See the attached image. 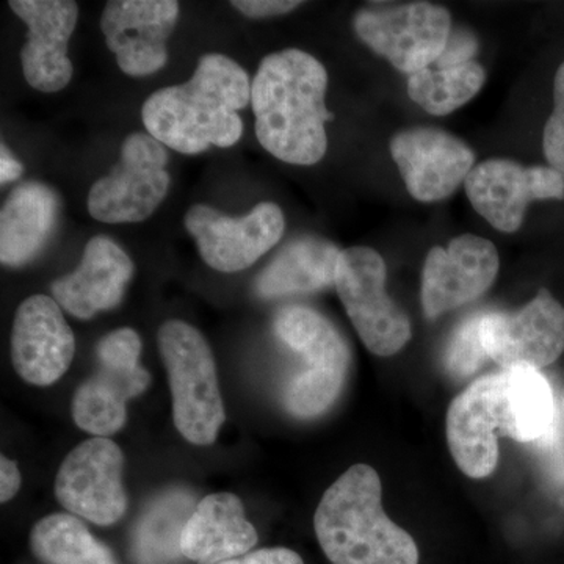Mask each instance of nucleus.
Here are the masks:
<instances>
[{
    "label": "nucleus",
    "instance_id": "obj_21",
    "mask_svg": "<svg viewBox=\"0 0 564 564\" xmlns=\"http://www.w3.org/2000/svg\"><path fill=\"white\" fill-rule=\"evenodd\" d=\"M151 375L140 362L99 361L98 372L79 384L70 403L74 422L95 437L120 432L128 421L126 403L147 391Z\"/></svg>",
    "mask_w": 564,
    "mask_h": 564
},
{
    "label": "nucleus",
    "instance_id": "obj_29",
    "mask_svg": "<svg viewBox=\"0 0 564 564\" xmlns=\"http://www.w3.org/2000/svg\"><path fill=\"white\" fill-rule=\"evenodd\" d=\"M530 445L536 452L541 466L547 475V480L555 489L563 492L562 505L564 507V414L562 411H560L551 432Z\"/></svg>",
    "mask_w": 564,
    "mask_h": 564
},
{
    "label": "nucleus",
    "instance_id": "obj_16",
    "mask_svg": "<svg viewBox=\"0 0 564 564\" xmlns=\"http://www.w3.org/2000/svg\"><path fill=\"white\" fill-rule=\"evenodd\" d=\"M74 352L76 339L61 304L47 295H32L20 304L11 332V361L22 380L41 388L57 383Z\"/></svg>",
    "mask_w": 564,
    "mask_h": 564
},
{
    "label": "nucleus",
    "instance_id": "obj_24",
    "mask_svg": "<svg viewBox=\"0 0 564 564\" xmlns=\"http://www.w3.org/2000/svg\"><path fill=\"white\" fill-rule=\"evenodd\" d=\"M503 436L533 444L551 432L558 417L554 389L540 370L514 367L499 373Z\"/></svg>",
    "mask_w": 564,
    "mask_h": 564
},
{
    "label": "nucleus",
    "instance_id": "obj_33",
    "mask_svg": "<svg viewBox=\"0 0 564 564\" xmlns=\"http://www.w3.org/2000/svg\"><path fill=\"white\" fill-rule=\"evenodd\" d=\"M221 564H304L302 556L291 549L274 547L261 549L250 554L229 560Z\"/></svg>",
    "mask_w": 564,
    "mask_h": 564
},
{
    "label": "nucleus",
    "instance_id": "obj_12",
    "mask_svg": "<svg viewBox=\"0 0 564 564\" xmlns=\"http://www.w3.org/2000/svg\"><path fill=\"white\" fill-rule=\"evenodd\" d=\"M464 187L474 209L489 225L502 232H516L530 203L564 198V174L552 166L489 159L475 166Z\"/></svg>",
    "mask_w": 564,
    "mask_h": 564
},
{
    "label": "nucleus",
    "instance_id": "obj_30",
    "mask_svg": "<svg viewBox=\"0 0 564 564\" xmlns=\"http://www.w3.org/2000/svg\"><path fill=\"white\" fill-rule=\"evenodd\" d=\"M543 147L552 169L564 174V63L556 70L554 111L545 124Z\"/></svg>",
    "mask_w": 564,
    "mask_h": 564
},
{
    "label": "nucleus",
    "instance_id": "obj_3",
    "mask_svg": "<svg viewBox=\"0 0 564 564\" xmlns=\"http://www.w3.org/2000/svg\"><path fill=\"white\" fill-rule=\"evenodd\" d=\"M381 480L367 464H355L323 494L314 527L333 564H419L410 533L384 513Z\"/></svg>",
    "mask_w": 564,
    "mask_h": 564
},
{
    "label": "nucleus",
    "instance_id": "obj_4",
    "mask_svg": "<svg viewBox=\"0 0 564 564\" xmlns=\"http://www.w3.org/2000/svg\"><path fill=\"white\" fill-rule=\"evenodd\" d=\"M158 340L169 375L177 432L188 443L214 444L226 414L209 344L198 329L182 321L163 323Z\"/></svg>",
    "mask_w": 564,
    "mask_h": 564
},
{
    "label": "nucleus",
    "instance_id": "obj_11",
    "mask_svg": "<svg viewBox=\"0 0 564 564\" xmlns=\"http://www.w3.org/2000/svg\"><path fill=\"white\" fill-rule=\"evenodd\" d=\"M481 343L502 370L551 366L564 351V307L541 291L518 313H488L480 322Z\"/></svg>",
    "mask_w": 564,
    "mask_h": 564
},
{
    "label": "nucleus",
    "instance_id": "obj_19",
    "mask_svg": "<svg viewBox=\"0 0 564 564\" xmlns=\"http://www.w3.org/2000/svg\"><path fill=\"white\" fill-rule=\"evenodd\" d=\"M133 276V263L124 250L106 236L93 237L79 267L52 284V295L63 310L80 321L121 303Z\"/></svg>",
    "mask_w": 564,
    "mask_h": 564
},
{
    "label": "nucleus",
    "instance_id": "obj_1",
    "mask_svg": "<svg viewBox=\"0 0 564 564\" xmlns=\"http://www.w3.org/2000/svg\"><path fill=\"white\" fill-rule=\"evenodd\" d=\"M328 73L300 50L267 55L251 82L256 137L263 150L291 165L321 162L328 150L325 124Z\"/></svg>",
    "mask_w": 564,
    "mask_h": 564
},
{
    "label": "nucleus",
    "instance_id": "obj_26",
    "mask_svg": "<svg viewBox=\"0 0 564 564\" xmlns=\"http://www.w3.org/2000/svg\"><path fill=\"white\" fill-rule=\"evenodd\" d=\"M33 554L46 564H117L76 516L55 513L41 519L31 533Z\"/></svg>",
    "mask_w": 564,
    "mask_h": 564
},
{
    "label": "nucleus",
    "instance_id": "obj_22",
    "mask_svg": "<svg viewBox=\"0 0 564 564\" xmlns=\"http://www.w3.org/2000/svg\"><path fill=\"white\" fill-rule=\"evenodd\" d=\"M57 193L41 182H24L10 193L0 212V261L21 267L33 261L57 226Z\"/></svg>",
    "mask_w": 564,
    "mask_h": 564
},
{
    "label": "nucleus",
    "instance_id": "obj_25",
    "mask_svg": "<svg viewBox=\"0 0 564 564\" xmlns=\"http://www.w3.org/2000/svg\"><path fill=\"white\" fill-rule=\"evenodd\" d=\"M195 508V497L185 489H170L159 496L133 530V560L139 564L176 562L182 555V532Z\"/></svg>",
    "mask_w": 564,
    "mask_h": 564
},
{
    "label": "nucleus",
    "instance_id": "obj_32",
    "mask_svg": "<svg viewBox=\"0 0 564 564\" xmlns=\"http://www.w3.org/2000/svg\"><path fill=\"white\" fill-rule=\"evenodd\" d=\"M231 6L245 17L258 20V18L280 17V14L289 13V11L299 9L302 2H295V0H234Z\"/></svg>",
    "mask_w": 564,
    "mask_h": 564
},
{
    "label": "nucleus",
    "instance_id": "obj_31",
    "mask_svg": "<svg viewBox=\"0 0 564 564\" xmlns=\"http://www.w3.org/2000/svg\"><path fill=\"white\" fill-rule=\"evenodd\" d=\"M477 51L478 41L473 32L464 31V29L452 31L443 55L433 66L451 68V66L466 65V63L474 62Z\"/></svg>",
    "mask_w": 564,
    "mask_h": 564
},
{
    "label": "nucleus",
    "instance_id": "obj_27",
    "mask_svg": "<svg viewBox=\"0 0 564 564\" xmlns=\"http://www.w3.org/2000/svg\"><path fill=\"white\" fill-rule=\"evenodd\" d=\"M485 79L484 66L475 61L451 68L430 66L408 77V95L430 115L444 117L469 102Z\"/></svg>",
    "mask_w": 564,
    "mask_h": 564
},
{
    "label": "nucleus",
    "instance_id": "obj_28",
    "mask_svg": "<svg viewBox=\"0 0 564 564\" xmlns=\"http://www.w3.org/2000/svg\"><path fill=\"white\" fill-rule=\"evenodd\" d=\"M484 314H474L456 328L447 351L445 367L455 378H467L477 372L488 358L481 343L480 322Z\"/></svg>",
    "mask_w": 564,
    "mask_h": 564
},
{
    "label": "nucleus",
    "instance_id": "obj_35",
    "mask_svg": "<svg viewBox=\"0 0 564 564\" xmlns=\"http://www.w3.org/2000/svg\"><path fill=\"white\" fill-rule=\"evenodd\" d=\"M21 176V162L17 161L9 148H7V144L2 143V147H0V182H2V184H9V182L20 180Z\"/></svg>",
    "mask_w": 564,
    "mask_h": 564
},
{
    "label": "nucleus",
    "instance_id": "obj_20",
    "mask_svg": "<svg viewBox=\"0 0 564 564\" xmlns=\"http://www.w3.org/2000/svg\"><path fill=\"white\" fill-rule=\"evenodd\" d=\"M258 532L245 516L242 500L231 492L204 497L181 538V552L196 564H221L250 554Z\"/></svg>",
    "mask_w": 564,
    "mask_h": 564
},
{
    "label": "nucleus",
    "instance_id": "obj_9",
    "mask_svg": "<svg viewBox=\"0 0 564 564\" xmlns=\"http://www.w3.org/2000/svg\"><path fill=\"white\" fill-rule=\"evenodd\" d=\"M124 455L109 437H91L69 452L55 478V497L69 513L113 525L128 510L122 486Z\"/></svg>",
    "mask_w": 564,
    "mask_h": 564
},
{
    "label": "nucleus",
    "instance_id": "obj_5",
    "mask_svg": "<svg viewBox=\"0 0 564 564\" xmlns=\"http://www.w3.org/2000/svg\"><path fill=\"white\" fill-rule=\"evenodd\" d=\"M282 343L307 364L285 389L289 413L300 419L317 417L336 402L347 378L350 350L328 318L304 306L282 310L274 321Z\"/></svg>",
    "mask_w": 564,
    "mask_h": 564
},
{
    "label": "nucleus",
    "instance_id": "obj_7",
    "mask_svg": "<svg viewBox=\"0 0 564 564\" xmlns=\"http://www.w3.org/2000/svg\"><path fill=\"white\" fill-rule=\"evenodd\" d=\"M165 144L150 133H131L121 148L113 172L96 181L88 193V212L107 225L150 218L170 191Z\"/></svg>",
    "mask_w": 564,
    "mask_h": 564
},
{
    "label": "nucleus",
    "instance_id": "obj_2",
    "mask_svg": "<svg viewBox=\"0 0 564 564\" xmlns=\"http://www.w3.org/2000/svg\"><path fill=\"white\" fill-rule=\"evenodd\" d=\"M251 101L247 70L223 54L199 58L192 79L152 93L143 104L144 128L181 154L229 148L243 132L242 110Z\"/></svg>",
    "mask_w": 564,
    "mask_h": 564
},
{
    "label": "nucleus",
    "instance_id": "obj_15",
    "mask_svg": "<svg viewBox=\"0 0 564 564\" xmlns=\"http://www.w3.org/2000/svg\"><path fill=\"white\" fill-rule=\"evenodd\" d=\"M391 154L408 192L422 203L454 195L475 169L474 151L441 129L415 128L397 133Z\"/></svg>",
    "mask_w": 564,
    "mask_h": 564
},
{
    "label": "nucleus",
    "instance_id": "obj_18",
    "mask_svg": "<svg viewBox=\"0 0 564 564\" xmlns=\"http://www.w3.org/2000/svg\"><path fill=\"white\" fill-rule=\"evenodd\" d=\"M447 443L456 466L470 478L489 477L499 463L497 432L502 434L499 373L474 381L447 411Z\"/></svg>",
    "mask_w": 564,
    "mask_h": 564
},
{
    "label": "nucleus",
    "instance_id": "obj_6",
    "mask_svg": "<svg viewBox=\"0 0 564 564\" xmlns=\"http://www.w3.org/2000/svg\"><path fill=\"white\" fill-rule=\"evenodd\" d=\"M383 256L367 247L340 252L336 291L364 345L377 356H392L411 339V322L386 292Z\"/></svg>",
    "mask_w": 564,
    "mask_h": 564
},
{
    "label": "nucleus",
    "instance_id": "obj_14",
    "mask_svg": "<svg viewBox=\"0 0 564 564\" xmlns=\"http://www.w3.org/2000/svg\"><path fill=\"white\" fill-rule=\"evenodd\" d=\"M180 17L176 0H111L102 11L107 46L122 73L151 76L169 61L170 36Z\"/></svg>",
    "mask_w": 564,
    "mask_h": 564
},
{
    "label": "nucleus",
    "instance_id": "obj_34",
    "mask_svg": "<svg viewBox=\"0 0 564 564\" xmlns=\"http://www.w3.org/2000/svg\"><path fill=\"white\" fill-rule=\"evenodd\" d=\"M21 488V474L17 463L7 456L0 458V502L7 503L17 496Z\"/></svg>",
    "mask_w": 564,
    "mask_h": 564
},
{
    "label": "nucleus",
    "instance_id": "obj_17",
    "mask_svg": "<svg viewBox=\"0 0 564 564\" xmlns=\"http://www.w3.org/2000/svg\"><path fill=\"white\" fill-rule=\"evenodd\" d=\"M9 6L29 28L21 50L25 80L39 91L63 90L73 79L68 44L79 6L73 0H11Z\"/></svg>",
    "mask_w": 564,
    "mask_h": 564
},
{
    "label": "nucleus",
    "instance_id": "obj_10",
    "mask_svg": "<svg viewBox=\"0 0 564 564\" xmlns=\"http://www.w3.org/2000/svg\"><path fill=\"white\" fill-rule=\"evenodd\" d=\"M185 228L198 245L203 261L223 273H237L258 262L280 242L284 214L276 204L261 203L245 217H228L214 207H191Z\"/></svg>",
    "mask_w": 564,
    "mask_h": 564
},
{
    "label": "nucleus",
    "instance_id": "obj_36",
    "mask_svg": "<svg viewBox=\"0 0 564 564\" xmlns=\"http://www.w3.org/2000/svg\"><path fill=\"white\" fill-rule=\"evenodd\" d=\"M563 414H564V402H563Z\"/></svg>",
    "mask_w": 564,
    "mask_h": 564
},
{
    "label": "nucleus",
    "instance_id": "obj_13",
    "mask_svg": "<svg viewBox=\"0 0 564 564\" xmlns=\"http://www.w3.org/2000/svg\"><path fill=\"white\" fill-rule=\"evenodd\" d=\"M499 252L484 237L463 234L447 245L434 247L422 270L421 300L429 318L475 302L496 281Z\"/></svg>",
    "mask_w": 564,
    "mask_h": 564
},
{
    "label": "nucleus",
    "instance_id": "obj_8",
    "mask_svg": "<svg viewBox=\"0 0 564 564\" xmlns=\"http://www.w3.org/2000/svg\"><path fill=\"white\" fill-rule=\"evenodd\" d=\"M359 39L393 68L411 74L440 61L452 32L444 7L413 2L383 10H361L355 17Z\"/></svg>",
    "mask_w": 564,
    "mask_h": 564
},
{
    "label": "nucleus",
    "instance_id": "obj_23",
    "mask_svg": "<svg viewBox=\"0 0 564 564\" xmlns=\"http://www.w3.org/2000/svg\"><path fill=\"white\" fill-rule=\"evenodd\" d=\"M339 248L318 237H302L291 242L267 265L256 280L262 299L317 292L336 281Z\"/></svg>",
    "mask_w": 564,
    "mask_h": 564
}]
</instances>
